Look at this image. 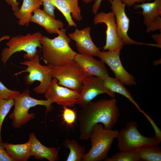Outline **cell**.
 <instances>
[{"mask_svg": "<svg viewBox=\"0 0 161 161\" xmlns=\"http://www.w3.org/2000/svg\"><path fill=\"white\" fill-rule=\"evenodd\" d=\"M29 140L31 144V156L41 160L45 159L49 161L59 160L58 150L55 147H46L43 145L34 133L30 134Z\"/></svg>", "mask_w": 161, "mask_h": 161, "instance_id": "cell-18", "label": "cell"}, {"mask_svg": "<svg viewBox=\"0 0 161 161\" xmlns=\"http://www.w3.org/2000/svg\"><path fill=\"white\" fill-rule=\"evenodd\" d=\"M30 22L35 23L42 27L47 32L50 34H58L60 30L64 26L61 21L55 19L40 8H37L33 11Z\"/></svg>", "mask_w": 161, "mask_h": 161, "instance_id": "cell-17", "label": "cell"}, {"mask_svg": "<svg viewBox=\"0 0 161 161\" xmlns=\"http://www.w3.org/2000/svg\"><path fill=\"white\" fill-rule=\"evenodd\" d=\"M9 35H5L0 38V42L5 40H8L10 38Z\"/></svg>", "mask_w": 161, "mask_h": 161, "instance_id": "cell-36", "label": "cell"}, {"mask_svg": "<svg viewBox=\"0 0 161 161\" xmlns=\"http://www.w3.org/2000/svg\"><path fill=\"white\" fill-rule=\"evenodd\" d=\"M102 82L104 86L109 90L115 93H119L127 98L140 112L143 114L150 123L153 122V120L150 117L141 109L133 98L130 92L120 81L115 78L108 76L102 80Z\"/></svg>", "mask_w": 161, "mask_h": 161, "instance_id": "cell-19", "label": "cell"}, {"mask_svg": "<svg viewBox=\"0 0 161 161\" xmlns=\"http://www.w3.org/2000/svg\"><path fill=\"white\" fill-rule=\"evenodd\" d=\"M74 61L80 66L88 76H95L101 80L109 76L105 63L101 60L96 59L93 56L77 53Z\"/></svg>", "mask_w": 161, "mask_h": 161, "instance_id": "cell-15", "label": "cell"}, {"mask_svg": "<svg viewBox=\"0 0 161 161\" xmlns=\"http://www.w3.org/2000/svg\"><path fill=\"white\" fill-rule=\"evenodd\" d=\"M104 93L111 98L115 97V93L104 86L102 80L95 76H87L84 80L81 90L76 105L83 108L88 104L96 96Z\"/></svg>", "mask_w": 161, "mask_h": 161, "instance_id": "cell-12", "label": "cell"}, {"mask_svg": "<svg viewBox=\"0 0 161 161\" xmlns=\"http://www.w3.org/2000/svg\"><path fill=\"white\" fill-rule=\"evenodd\" d=\"M41 0H23L21 7L13 14L21 26H28L33 11L42 5Z\"/></svg>", "mask_w": 161, "mask_h": 161, "instance_id": "cell-21", "label": "cell"}, {"mask_svg": "<svg viewBox=\"0 0 161 161\" xmlns=\"http://www.w3.org/2000/svg\"><path fill=\"white\" fill-rule=\"evenodd\" d=\"M153 0H121V1L125 3L128 7L133 6L136 3H142L145 2L152 1Z\"/></svg>", "mask_w": 161, "mask_h": 161, "instance_id": "cell-32", "label": "cell"}, {"mask_svg": "<svg viewBox=\"0 0 161 161\" xmlns=\"http://www.w3.org/2000/svg\"><path fill=\"white\" fill-rule=\"evenodd\" d=\"M14 100L13 98L4 99L0 97V142H2L1 137V130L4 120L14 106Z\"/></svg>", "mask_w": 161, "mask_h": 161, "instance_id": "cell-26", "label": "cell"}, {"mask_svg": "<svg viewBox=\"0 0 161 161\" xmlns=\"http://www.w3.org/2000/svg\"><path fill=\"white\" fill-rule=\"evenodd\" d=\"M102 0H95V1L92 8V11L94 14H96L97 13Z\"/></svg>", "mask_w": 161, "mask_h": 161, "instance_id": "cell-35", "label": "cell"}, {"mask_svg": "<svg viewBox=\"0 0 161 161\" xmlns=\"http://www.w3.org/2000/svg\"><path fill=\"white\" fill-rule=\"evenodd\" d=\"M120 50L100 51L97 56L110 68L115 74V78L123 84L134 86L137 83L134 76L129 73L123 66L120 58Z\"/></svg>", "mask_w": 161, "mask_h": 161, "instance_id": "cell-11", "label": "cell"}, {"mask_svg": "<svg viewBox=\"0 0 161 161\" xmlns=\"http://www.w3.org/2000/svg\"><path fill=\"white\" fill-rule=\"evenodd\" d=\"M137 127L136 122L131 121L119 131L117 138V148L120 151H136L142 147L160 145L161 139L155 136L145 137L140 132Z\"/></svg>", "mask_w": 161, "mask_h": 161, "instance_id": "cell-6", "label": "cell"}, {"mask_svg": "<svg viewBox=\"0 0 161 161\" xmlns=\"http://www.w3.org/2000/svg\"><path fill=\"white\" fill-rule=\"evenodd\" d=\"M43 6V10L47 13L55 18L54 14L55 7L49 1V0H41Z\"/></svg>", "mask_w": 161, "mask_h": 161, "instance_id": "cell-29", "label": "cell"}, {"mask_svg": "<svg viewBox=\"0 0 161 161\" xmlns=\"http://www.w3.org/2000/svg\"><path fill=\"white\" fill-rule=\"evenodd\" d=\"M140 157L136 151H121L111 157H107L104 161H139Z\"/></svg>", "mask_w": 161, "mask_h": 161, "instance_id": "cell-25", "label": "cell"}, {"mask_svg": "<svg viewBox=\"0 0 161 161\" xmlns=\"http://www.w3.org/2000/svg\"><path fill=\"white\" fill-rule=\"evenodd\" d=\"M91 28L87 27L81 30L76 29L73 32L69 33V37L75 41L78 51L80 54L97 56L100 51L93 41L90 32Z\"/></svg>", "mask_w": 161, "mask_h": 161, "instance_id": "cell-14", "label": "cell"}, {"mask_svg": "<svg viewBox=\"0 0 161 161\" xmlns=\"http://www.w3.org/2000/svg\"><path fill=\"white\" fill-rule=\"evenodd\" d=\"M30 92L28 89L17 95L13 99L14 108L9 115L12 120V125L16 129H19L26 124L35 116L33 113H29V110L31 107L37 105L44 106L46 107V114L53 109L50 100H40L31 97Z\"/></svg>", "mask_w": 161, "mask_h": 161, "instance_id": "cell-3", "label": "cell"}, {"mask_svg": "<svg viewBox=\"0 0 161 161\" xmlns=\"http://www.w3.org/2000/svg\"><path fill=\"white\" fill-rule=\"evenodd\" d=\"M66 29L61 28L55 38L42 36L40 39L42 59L47 65L61 66L72 63L77 54L70 47L71 39L66 35Z\"/></svg>", "mask_w": 161, "mask_h": 161, "instance_id": "cell-2", "label": "cell"}, {"mask_svg": "<svg viewBox=\"0 0 161 161\" xmlns=\"http://www.w3.org/2000/svg\"><path fill=\"white\" fill-rule=\"evenodd\" d=\"M42 36L40 32H36L25 35H16L10 38L6 43L7 47L3 48L1 51L2 62L5 64L13 55L21 51L26 52L24 55V58L30 60L38 54L37 48H41L40 40Z\"/></svg>", "mask_w": 161, "mask_h": 161, "instance_id": "cell-5", "label": "cell"}, {"mask_svg": "<svg viewBox=\"0 0 161 161\" xmlns=\"http://www.w3.org/2000/svg\"><path fill=\"white\" fill-rule=\"evenodd\" d=\"M79 0H49L55 7L62 13L67 22L68 26L76 27L77 24L73 20L71 16L75 20L80 21L82 19Z\"/></svg>", "mask_w": 161, "mask_h": 161, "instance_id": "cell-16", "label": "cell"}, {"mask_svg": "<svg viewBox=\"0 0 161 161\" xmlns=\"http://www.w3.org/2000/svg\"><path fill=\"white\" fill-rule=\"evenodd\" d=\"M0 161H14L5 149L3 142H0Z\"/></svg>", "mask_w": 161, "mask_h": 161, "instance_id": "cell-31", "label": "cell"}, {"mask_svg": "<svg viewBox=\"0 0 161 161\" xmlns=\"http://www.w3.org/2000/svg\"><path fill=\"white\" fill-rule=\"evenodd\" d=\"M65 147L69 150L66 161H82L86 154L85 148L74 139H66L64 143Z\"/></svg>", "mask_w": 161, "mask_h": 161, "instance_id": "cell-23", "label": "cell"}, {"mask_svg": "<svg viewBox=\"0 0 161 161\" xmlns=\"http://www.w3.org/2000/svg\"><path fill=\"white\" fill-rule=\"evenodd\" d=\"M95 0H82V1L85 4H88Z\"/></svg>", "mask_w": 161, "mask_h": 161, "instance_id": "cell-37", "label": "cell"}, {"mask_svg": "<svg viewBox=\"0 0 161 161\" xmlns=\"http://www.w3.org/2000/svg\"><path fill=\"white\" fill-rule=\"evenodd\" d=\"M62 117L63 122L68 126H72L75 123L77 115L75 110L66 106H63Z\"/></svg>", "mask_w": 161, "mask_h": 161, "instance_id": "cell-27", "label": "cell"}, {"mask_svg": "<svg viewBox=\"0 0 161 161\" xmlns=\"http://www.w3.org/2000/svg\"><path fill=\"white\" fill-rule=\"evenodd\" d=\"M102 23H104L106 26V43L103 51L121 50L124 44L117 33L114 13L112 12L106 13L101 11L96 14L94 18V24L96 25Z\"/></svg>", "mask_w": 161, "mask_h": 161, "instance_id": "cell-10", "label": "cell"}, {"mask_svg": "<svg viewBox=\"0 0 161 161\" xmlns=\"http://www.w3.org/2000/svg\"><path fill=\"white\" fill-rule=\"evenodd\" d=\"M3 144L8 154L14 161H27L31 156V144L29 140L22 144L4 142Z\"/></svg>", "mask_w": 161, "mask_h": 161, "instance_id": "cell-22", "label": "cell"}, {"mask_svg": "<svg viewBox=\"0 0 161 161\" xmlns=\"http://www.w3.org/2000/svg\"><path fill=\"white\" fill-rule=\"evenodd\" d=\"M151 37L155 41L156 44L158 48H161V32L160 33H154L152 34Z\"/></svg>", "mask_w": 161, "mask_h": 161, "instance_id": "cell-34", "label": "cell"}, {"mask_svg": "<svg viewBox=\"0 0 161 161\" xmlns=\"http://www.w3.org/2000/svg\"><path fill=\"white\" fill-rule=\"evenodd\" d=\"M119 132L118 130L105 129L101 123L95 124L89 139L91 148L86 153L82 161H104Z\"/></svg>", "mask_w": 161, "mask_h": 161, "instance_id": "cell-4", "label": "cell"}, {"mask_svg": "<svg viewBox=\"0 0 161 161\" xmlns=\"http://www.w3.org/2000/svg\"><path fill=\"white\" fill-rule=\"evenodd\" d=\"M48 65L52 78L57 80L58 84L80 93L84 80L88 75L77 63L74 61L61 66Z\"/></svg>", "mask_w": 161, "mask_h": 161, "instance_id": "cell-8", "label": "cell"}, {"mask_svg": "<svg viewBox=\"0 0 161 161\" xmlns=\"http://www.w3.org/2000/svg\"><path fill=\"white\" fill-rule=\"evenodd\" d=\"M159 30L161 32V17H159L153 23L147 27L146 31L148 33Z\"/></svg>", "mask_w": 161, "mask_h": 161, "instance_id": "cell-30", "label": "cell"}, {"mask_svg": "<svg viewBox=\"0 0 161 161\" xmlns=\"http://www.w3.org/2000/svg\"><path fill=\"white\" fill-rule=\"evenodd\" d=\"M140 160L145 161H161V148L159 145L148 146L136 151Z\"/></svg>", "mask_w": 161, "mask_h": 161, "instance_id": "cell-24", "label": "cell"}, {"mask_svg": "<svg viewBox=\"0 0 161 161\" xmlns=\"http://www.w3.org/2000/svg\"><path fill=\"white\" fill-rule=\"evenodd\" d=\"M47 100L58 105L69 108L74 107L79 97L80 93L59 85L57 80L52 79L49 87L44 93Z\"/></svg>", "mask_w": 161, "mask_h": 161, "instance_id": "cell-13", "label": "cell"}, {"mask_svg": "<svg viewBox=\"0 0 161 161\" xmlns=\"http://www.w3.org/2000/svg\"><path fill=\"white\" fill-rule=\"evenodd\" d=\"M39 56L38 54L35 55L29 60L21 62V64L25 65L27 67L25 70L15 74V75L24 72H27L25 77V83L31 85L35 81L40 82L39 85L33 89L37 94L44 93L48 89L52 79L51 69L48 65H41L40 63Z\"/></svg>", "mask_w": 161, "mask_h": 161, "instance_id": "cell-7", "label": "cell"}, {"mask_svg": "<svg viewBox=\"0 0 161 161\" xmlns=\"http://www.w3.org/2000/svg\"><path fill=\"white\" fill-rule=\"evenodd\" d=\"M20 92L9 89L0 81V97L4 99L13 98Z\"/></svg>", "mask_w": 161, "mask_h": 161, "instance_id": "cell-28", "label": "cell"}, {"mask_svg": "<svg viewBox=\"0 0 161 161\" xmlns=\"http://www.w3.org/2000/svg\"><path fill=\"white\" fill-rule=\"evenodd\" d=\"M7 4L10 5L13 12L18 10L19 8L20 3L17 0H5Z\"/></svg>", "mask_w": 161, "mask_h": 161, "instance_id": "cell-33", "label": "cell"}, {"mask_svg": "<svg viewBox=\"0 0 161 161\" xmlns=\"http://www.w3.org/2000/svg\"><path fill=\"white\" fill-rule=\"evenodd\" d=\"M111 9L115 16L117 34L124 44L150 46L157 47L155 44L145 43L136 41L131 38L128 34L130 19L125 10L126 5L121 0H109Z\"/></svg>", "mask_w": 161, "mask_h": 161, "instance_id": "cell-9", "label": "cell"}, {"mask_svg": "<svg viewBox=\"0 0 161 161\" xmlns=\"http://www.w3.org/2000/svg\"><path fill=\"white\" fill-rule=\"evenodd\" d=\"M133 9L137 10L139 8L142 10V14L143 17V23L148 27L159 17L161 16V0H154L152 2L135 4Z\"/></svg>", "mask_w": 161, "mask_h": 161, "instance_id": "cell-20", "label": "cell"}, {"mask_svg": "<svg viewBox=\"0 0 161 161\" xmlns=\"http://www.w3.org/2000/svg\"><path fill=\"white\" fill-rule=\"evenodd\" d=\"M115 97L91 102L82 108L77 115L79 139L89 140L94 126L101 123L106 129H112L117 124L120 111Z\"/></svg>", "mask_w": 161, "mask_h": 161, "instance_id": "cell-1", "label": "cell"}]
</instances>
